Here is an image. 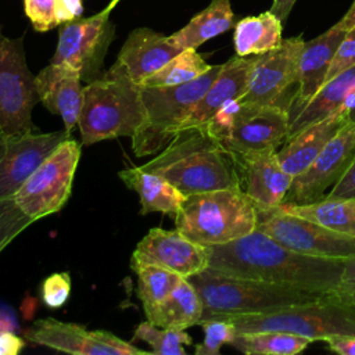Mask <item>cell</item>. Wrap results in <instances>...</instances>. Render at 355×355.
Returning a JSON list of instances; mask_svg holds the SVG:
<instances>
[{
	"mask_svg": "<svg viewBox=\"0 0 355 355\" xmlns=\"http://www.w3.org/2000/svg\"><path fill=\"white\" fill-rule=\"evenodd\" d=\"M182 50L165 36L151 28H136L122 44L114 62L133 82H141L158 71Z\"/></svg>",
	"mask_w": 355,
	"mask_h": 355,
	"instance_id": "obj_20",
	"label": "cell"
},
{
	"mask_svg": "<svg viewBox=\"0 0 355 355\" xmlns=\"http://www.w3.org/2000/svg\"><path fill=\"white\" fill-rule=\"evenodd\" d=\"M26 343L12 331H0V355H18Z\"/></svg>",
	"mask_w": 355,
	"mask_h": 355,
	"instance_id": "obj_42",
	"label": "cell"
},
{
	"mask_svg": "<svg viewBox=\"0 0 355 355\" xmlns=\"http://www.w3.org/2000/svg\"><path fill=\"white\" fill-rule=\"evenodd\" d=\"M329 349L341 355H355V334H338L324 340Z\"/></svg>",
	"mask_w": 355,
	"mask_h": 355,
	"instance_id": "obj_41",
	"label": "cell"
},
{
	"mask_svg": "<svg viewBox=\"0 0 355 355\" xmlns=\"http://www.w3.org/2000/svg\"><path fill=\"white\" fill-rule=\"evenodd\" d=\"M110 12L104 8L92 17H79L60 25L57 49L50 62L71 67L79 72L85 83L98 79L108 47L115 37Z\"/></svg>",
	"mask_w": 355,
	"mask_h": 355,
	"instance_id": "obj_10",
	"label": "cell"
},
{
	"mask_svg": "<svg viewBox=\"0 0 355 355\" xmlns=\"http://www.w3.org/2000/svg\"><path fill=\"white\" fill-rule=\"evenodd\" d=\"M132 261L161 266L182 277H190L207 269L208 251L178 229L154 227L137 243Z\"/></svg>",
	"mask_w": 355,
	"mask_h": 355,
	"instance_id": "obj_17",
	"label": "cell"
},
{
	"mask_svg": "<svg viewBox=\"0 0 355 355\" xmlns=\"http://www.w3.org/2000/svg\"><path fill=\"white\" fill-rule=\"evenodd\" d=\"M354 65H355V28H351L345 32L344 39L341 40V43L338 44L334 53V57L329 67L324 82Z\"/></svg>",
	"mask_w": 355,
	"mask_h": 355,
	"instance_id": "obj_38",
	"label": "cell"
},
{
	"mask_svg": "<svg viewBox=\"0 0 355 355\" xmlns=\"http://www.w3.org/2000/svg\"><path fill=\"white\" fill-rule=\"evenodd\" d=\"M144 121L140 85L112 64L98 79L83 86L78 121L82 144L133 136Z\"/></svg>",
	"mask_w": 355,
	"mask_h": 355,
	"instance_id": "obj_4",
	"label": "cell"
},
{
	"mask_svg": "<svg viewBox=\"0 0 355 355\" xmlns=\"http://www.w3.org/2000/svg\"><path fill=\"white\" fill-rule=\"evenodd\" d=\"M80 158V144L71 136L32 172L12 197L33 222L58 212L68 201Z\"/></svg>",
	"mask_w": 355,
	"mask_h": 355,
	"instance_id": "obj_8",
	"label": "cell"
},
{
	"mask_svg": "<svg viewBox=\"0 0 355 355\" xmlns=\"http://www.w3.org/2000/svg\"><path fill=\"white\" fill-rule=\"evenodd\" d=\"M355 94V65L326 80L313 97L302 107L291 111L288 136L323 119L349 104ZM287 136V137H288Z\"/></svg>",
	"mask_w": 355,
	"mask_h": 355,
	"instance_id": "obj_24",
	"label": "cell"
},
{
	"mask_svg": "<svg viewBox=\"0 0 355 355\" xmlns=\"http://www.w3.org/2000/svg\"><path fill=\"white\" fill-rule=\"evenodd\" d=\"M15 326V319L10 313L0 312V331H14Z\"/></svg>",
	"mask_w": 355,
	"mask_h": 355,
	"instance_id": "obj_46",
	"label": "cell"
},
{
	"mask_svg": "<svg viewBox=\"0 0 355 355\" xmlns=\"http://www.w3.org/2000/svg\"><path fill=\"white\" fill-rule=\"evenodd\" d=\"M338 290L344 295L355 300V257L345 259V268Z\"/></svg>",
	"mask_w": 355,
	"mask_h": 355,
	"instance_id": "obj_43",
	"label": "cell"
},
{
	"mask_svg": "<svg viewBox=\"0 0 355 355\" xmlns=\"http://www.w3.org/2000/svg\"><path fill=\"white\" fill-rule=\"evenodd\" d=\"M345 32L347 31L338 28L337 25H333L324 33L305 42L298 61L297 90L291 97L288 114L302 107L320 89L326 79L334 53L344 39Z\"/></svg>",
	"mask_w": 355,
	"mask_h": 355,
	"instance_id": "obj_23",
	"label": "cell"
},
{
	"mask_svg": "<svg viewBox=\"0 0 355 355\" xmlns=\"http://www.w3.org/2000/svg\"><path fill=\"white\" fill-rule=\"evenodd\" d=\"M226 320L234 324L237 333L280 330L311 341H324L331 336L355 334V300L336 291L316 301L237 315Z\"/></svg>",
	"mask_w": 355,
	"mask_h": 355,
	"instance_id": "obj_6",
	"label": "cell"
},
{
	"mask_svg": "<svg viewBox=\"0 0 355 355\" xmlns=\"http://www.w3.org/2000/svg\"><path fill=\"white\" fill-rule=\"evenodd\" d=\"M290 130V115L282 105L240 104L227 129L218 137L232 154L276 148Z\"/></svg>",
	"mask_w": 355,
	"mask_h": 355,
	"instance_id": "obj_16",
	"label": "cell"
},
{
	"mask_svg": "<svg viewBox=\"0 0 355 355\" xmlns=\"http://www.w3.org/2000/svg\"><path fill=\"white\" fill-rule=\"evenodd\" d=\"M25 338L55 351L79 355H148L105 330H87L85 326L55 318L36 320L25 330Z\"/></svg>",
	"mask_w": 355,
	"mask_h": 355,
	"instance_id": "obj_15",
	"label": "cell"
},
{
	"mask_svg": "<svg viewBox=\"0 0 355 355\" xmlns=\"http://www.w3.org/2000/svg\"><path fill=\"white\" fill-rule=\"evenodd\" d=\"M35 86L39 101L51 112L61 116L64 130L72 133L78 125L83 86L78 71L64 64H49L35 75Z\"/></svg>",
	"mask_w": 355,
	"mask_h": 355,
	"instance_id": "obj_19",
	"label": "cell"
},
{
	"mask_svg": "<svg viewBox=\"0 0 355 355\" xmlns=\"http://www.w3.org/2000/svg\"><path fill=\"white\" fill-rule=\"evenodd\" d=\"M207 251L212 273L311 290H338L345 268V259L291 251L258 229Z\"/></svg>",
	"mask_w": 355,
	"mask_h": 355,
	"instance_id": "obj_1",
	"label": "cell"
},
{
	"mask_svg": "<svg viewBox=\"0 0 355 355\" xmlns=\"http://www.w3.org/2000/svg\"><path fill=\"white\" fill-rule=\"evenodd\" d=\"M71 294V275L57 272L44 279L42 283V300L49 308L62 306Z\"/></svg>",
	"mask_w": 355,
	"mask_h": 355,
	"instance_id": "obj_37",
	"label": "cell"
},
{
	"mask_svg": "<svg viewBox=\"0 0 355 355\" xmlns=\"http://www.w3.org/2000/svg\"><path fill=\"white\" fill-rule=\"evenodd\" d=\"M286 212L312 220L326 229L355 237V197L322 198L306 204L283 202Z\"/></svg>",
	"mask_w": 355,
	"mask_h": 355,
	"instance_id": "obj_29",
	"label": "cell"
},
{
	"mask_svg": "<svg viewBox=\"0 0 355 355\" xmlns=\"http://www.w3.org/2000/svg\"><path fill=\"white\" fill-rule=\"evenodd\" d=\"M234 14L230 0H212L207 8L196 14L182 29L169 39L180 50H197L207 40L222 35L233 26Z\"/></svg>",
	"mask_w": 355,
	"mask_h": 355,
	"instance_id": "obj_27",
	"label": "cell"
},
{
	"mask_svg": "<svg viewBox=\"0 0 355 355\" xmlns=\"http://www.w3.org/2000/svg\"><path fill=\"white\" fill-rule=\"evenodd\" d=\"M135 338L147 343L154 355H186L184 345L193 344L191 337L184 330L158 327L148 320L136 327Z\"/></svg>",
	"mask_w": 355,
	"mask_h": 355,
	"instance_id": "obj_33",
	"label": "cell"
},
{
	"mask_svg": "<svg viewBox=\"0 0 355 355\" xmlns=\"http://www.w3.org/2000/svg\"><path fill=\"white\" fill-rule=\"evenodd\" d=\"M220 68L222 64L211 65L205 73L176 86L147 87L140 85L144 121L132 136V148L136 155L155 154L173 139Z\"/></svg>",
	"mask_w": 355,
	"mask_h": 355,
	"instance_id": "obj_7",
	"label": "cell"
},
{
	"mask_svg": "<svg viewBox=\"0 0 355 355\" xmlns=\"http://www.w3.org/2000/svg\"><path fill=\"white\" fill-rule=\"evenodd\" d=\"M118 175L130 190L137 193L141 215L161 212L175 216L186 198V196L165 178L148 172L141 166L126 168Z\"/></svg>",
	"mask_w": 355,
	"mask_h": 355,
	"instance_id": "obj_25",
	"label": "cell"
},
{
	"mask_svg": "<svg viewBox=\"0 0 355 355\" xmlns=\"http://www.w3.org/2000/svg\"><path fill=\"white\" fill-rule=\"evenodd\" d=\"M33 220L15 204L14 198L0 200V252Z\"/></svg>",
	"mask_w": 355,
	"mask_h": 355,
	"instance_id": "obj_35",
	"label": "cell"
},
{
	"mask_svg": "<svg viewBox=\"0 0 355 355\" xmlns=\"http://www.w3.org/2000/svg\"><path fill=\"white\" fill-rule=\"evenodd\" d=\"M348 121L349 105H345L288 136L277 150V158L283 169L293 178L304 172Z\"/></svg>",
	"mask_w": 355,
	"mask_h": 355,
	"instance_id": "obj_21",
	"label": "cell"
},
{
	"mask_svg": "<svg viewBox=\"0 0 355 355\" xmlns=\"http://www.w3.org/2000/svg\"><path fill=\"white\" fill-rule=\"evenodd\" d=\"M304 44L301 36L283 39L277 49L255 55L247 89L239 103L284 107L282 98L291 86H297L298 61Z\"/></svg>",
	"mask_w": 355,
	"mask_h": 355,
	"instance_id": "obj_12",
	"label": "cell"
},
{
	"mask_svg": "<svg viewBox=\"0 0 355 355\" xmlns=\"http://www.w3.org/2000/svg\"><path fill=\"white\" fill-rule=\"evenodd\" d=\"M71 137L60 132H7L0 126V200L12 198L32 172L64 140Z\"/></svg>",
	"mask_w": 355,
	"mask_h": 355,
	"instance_id": "obj_13",
	"label": "cell"
},
{
	"mask_svg": "<svg viewBox=\"0 0 355 355\" xmlns=\"http://www.w3.org/2000/svg\"><path fill=\"white\" fill-rule=\"evenodd\" d=\"M39 101L22 37H8L0 26V126L7 132L35 130L32 110Z\"/></svg>",
	"mask_w": 355,
	"mask_h": 355,
	"instance_id": "obj_11",
	"label": "cell"
},
{
	"mask_svg": "<svg viewBox=\"0 0 355 355\" xmlns=\"http://www.w3.org/2000/svg\"><path fill=\"white\" fill-rule=\"evenodd\" d=\"M211 68L201 54L194 49H184L141 82L147 87L176 86L190 82Z\"/></svg>",
	"mask_w": 355,
	"mask_h": 355,
	"instance_id": "obj_31",
	"label": "cell"
},
{
	"mask_svg": "<svg viewBox=\"0 0 355 355\" xmlns=\"http://www.w3.org/2000/svg\"><path fill=\"white\" fill-rule=\"evenodd\" d=\"M202 301L204 320H226L237 315L261 313L324 298L340 290H311L252 279L230 277L202 270L187 277ZM200 322V323H201Z\"/></svg>",
	"mask_w": 355,
	"mask_h": 355,
	"instance_id": "obj_3",
	"label": "cell"
},
{
	"mask_svg": "<svg viewBox=\"0 0 355 355\" xmlns=\"http://www.w3.org/2000/svg\"><path fill=\"white\" fill-rule=\"evenodd\" d=\"M312 341L306 337L280 330L237 333L232 347L248 355H295Z\"/></svg>",
	"mask_w": 355,
	"mask_h": 355,
	"instance_id": "obj_30",
	"label": "cell"
},
{
	"mask_svg": "<svg viewBox=\"0 0 355 355\" xmlns=\"http://www.w3.org/2000/svg\"><path fill=\"white\" fill-rule=\"evenodd\" d=\"M295 1L297 0H273L270 11L273 14H276L282 21H284L288 17Z\"/></svg>",
	"mask_w": 355,
	"mask_h": 355,
	"instance_id": "obj_44",
	"label": "cell"
},
{
	"mask_svg": "<svg viewBox=\"0 0 355 355\" xmlns=\"http://www.w3.org/2000/svg\"><path fill=\"white\" fill-rule=\"evenodd\" d=\"M232 155L239 171L240 189L257 208H275L284 201L294 178L283 169L276 148Z\"/></svg>",
	"mask_w": 355,
	"mask_h": 355,
	"instance_id": "obj_18",
	"label": "cell"
},
{
	"mask_svg": "<svg viewBox=\"0 0 355 355\" xmlns=\"http://www.w3.org/2000/svg\"><path fill=\"white\" fill-rule=\"evenodd\" d=\"M83 1L82 0H58L57 6V21L58 26L82 17Z\"/></svg>",
	"mask_w": 355,
	"mask_h": 355,
	"instance_id": "obj_40",
	"label": "cell"
},
{
	"mask_svg": "<svg viewBox=\"0 0 355 355\" xmlns=\"http://www.w3.org/2000/svg\"><path fill=\"white\" fill-rule=\"evenodd\" d=\"M354 159L355 121L349 119L312 164L294 178L283 202L306 204L322 200L347 172Z\"/></svg>",
	"mask_w": 355,
	"mask_h": 355,
	"instance_id": "obj_14",
	"label": "cell"
},
{
	"mask_svg": "<svg viewBox=\"0 0 355 355\" xmlns=\"http://www.w3.org/2000/svg\"><path fill=\"white\" fill-rule=\"evenodd\" d=\"M254 57H232L222 64L220 72L211 83L208 90L194 105L189 116L182 123L180 129L205 126L209 119L222 108L226 103L237 100L244 94L250 78L251 68L254 65Z\"/></svg>",
	"mask_w": 355,
	"mask_h": 355,
	"instance_id": "obj_22",
	"label": "cell"
},
{
	"mask_svg": "<svg viewBox=\"0 0 355 355\" xmlns=\"http://www.w3.org/2000/svg\"><path fill=\"white\" fill-rule=\"evenodd\" d=\"M130 266L137 275L136 293L144 311L165 300L182 279V276L168 269L139 261H130Z\"/></svg>",
	"mask_w": 355,
	"mask_h": 355,
	"instance_id": "obj_32",
	"label": "cell"
},
{
	"mask_svg": "<svg viewBox=\"0 0 355 355\" xmlns=\"http://www.w3.org/2000/svg\"><path fill=\"white\" fill-rule=\"evenodd\" d=\"M257 229L286 248L311 257L348 259L355 257V237L326 229L280 207L257 208Z\"/></svg>",
	"mask_w": 355,
	"mask_h": 355,
	"instance_id": "obj_9",
	"label": "cell"
},
{
	"mask_svg": "<svg viewBox=\"0 0 355 355\" xmlns=\"http://www.w3.org/2000/svg\"><path fill=\"white\" fill-rule=\"evenodd\" d=\"M349 119L355 121V94L352 96V98L349 100Z\"/></svg>",
	"mask_w": 355,
	"mask_h": 355,
	"instance_id": "obj_47",
	"label": "cell"
},
{
	"mask_svg": "<svg viewBox=\"0 0 355 355\" xmlns=\"http://www.w3.org/2000/svg\"><path fill=\"white\" fill-rule=\"evenodd\" d=\"M257 207L240 187L187 196L175 215L176 229L204 245H220L257 229Z\"/></svg>",
	"mask_w": 355,
	"mask_h": 355,
	"instance_id": "obj_5",
	"label": "cell"
},
{
	"mask_svg": "<svg viewBox=\"0 0 355 355\" xmlns=\"http://www.w3.org/2000/svg\"><path fill=\"white\" fill-rule=\"evenodd\" d=\"M202 311V301L197 290L187 277H182L165 300L144 312L151 324L186 330L194 324H200Z\"/></svg>",
	"mask_w": 355,
	"mask_h": 355,
	"instance_id": "obj_26",
	"label": "cell"
},
{
	"mask_svg": "<svg viewBox=\"0 0 355 355\" xmlns=\"http://www.w3.org/2000/svg\"><path fill=\"white\" fill-rule=\"evenodd\" d=\"M58 0H24V10L32 26L37 32H47L58 26Z\"/></svg>",
	"mask_w": 355,
	"mask_h": 355,
	"instance_id": "obj_36",
	"label": "cell"
},
{
	"mask_svg": "<svg viewBox=\"0 0 355 355\" xmlns=\"http://www.w3.org/2000/svg\"><path fill=\"white\" fill-rule=\"evenodd\" d=\"M119 1H121V0H111V1H110V4H108V7H107V8H108V10H110V11H111V10H112V8H114V7H115V6H116V4H118V3H119Z\"/></svg>",
	"mask_w": 355,
	"mask_h": 355,
	"instance_id": "obj_48",
	"label": "cell"
},
{
	"mask_svg": "<svg viewBox=\"0 0 355 355\" xmlns=\"http://www.w3.org/2000/svg\"><path fill=\"white\" fill-rule=\"evenodd\" d=\"M282 22L270 10L240 19L233 35L236 55H259L277 49L283 42Z\"/></svg>",
	"mask_w": 355,
	"mask_h": 355,
	"instance_id": "obj_28",
	"label": "cell"
},
{
	"mask_svg": "<svg viewBox=\"0 0 355 355\" xmlns=\"http://www.w3.org/2000/svg\"><path fill=\"white\" fill-rule=\"evenodd\" d=\"M141 168L165 178L186 197L240 187L232 153L209 133L207 126L179 130L165 148Z\"/></svg>",
	"mask_w": 355,
	"mask_h": 355,
	"instance_id": "obj_2",
	"label": "cell"
},
{
	"mask_svg": "<svg viewBox=\"0 0 355 355\" xmlns=\"http://www.w3.org/2000/svg\"><path fill=\"white\" fill-rule=\"evenodd\" d=\"M326 198H349L355 197V159L341 176V179L334 184V187L324 196ZM323 197V198H324Z\"/></svg>",
	"mask_w": 355,
	"mask_h": 355,
	"instance_id": "obj_39",
	"label": "cell"
},
{
	"mask_svg": "<svg viewBox=\"0 0 355 355\" xmlns=\"http://www.w3.org/2000/svg\"><path fill=\"white\" fill-rule=\"evenodd\" d=\"M204 329V340L196 345V355H218L225 344H232L237 331L227 320H204L200 323Z\"/></svg>",
	"mask_w": 355,
	"mask_h": 355,
	"instance_id": "obj_34",
	"label": "cell"
},
{
	"mask_svg": "<svg viewBox=\"0 0 355 355\" xmlns=\"http://www.w3.org/2000/svg\"><path fill=\"white\" fill-rule=\"evenodd\" d=\"M338 28L348 31L351 28H355V0L352 3V6L349 7V10L345 12V15L336 24Z\"/></svg>",
	"mask_w": 355,
	"mask_h": 355,
	"instance_id": "obj_45",
	"label": "cell"
}]
</instances>
